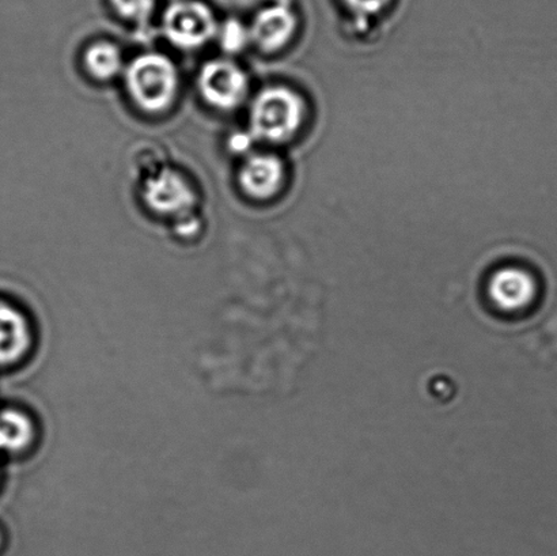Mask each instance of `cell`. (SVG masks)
Listing matches in <instances>:
<instances>
[{"label": "cell", "instance_id": "obj_1", "mask_svg": "<svg viewBox=\"0 0 557 556\" xmlns=\"http://www.w3.org/2000/svg\"><path fill=\"white\" fill-rule=\"evenodd\" d=\"M131 100L147 113H162L173 106L178 91L176 65L165 54H139L124 70Z\"/></svg>", "mask_w": 557, "mask_h": 556}, {"label": "cell", "instance_id": "obj_2", "mask_svg": "<svg viewBox=\"0 0 557 556\" xmlns=\"http://www.w3.org/2000/svg\"><path fill=\"white\" fill-rule=\"evenodd\" d=\"M305 120L302 97L288 87H265L250 108V131L255 139L284 144L298 133Z\"/></svg>", "mask_w": 557, "mask_h": 556}, {"label": "cell", "instance_id": "obj_3", "mask_svg": "<svg viewBox=\"0 0 557 556\" xmlns=\"http://www.w3.org/2000/svg\"><path fill=\"white\" fill-rule=\"evenodd\" d=\"M218 21L209 5L195 0H180L163 15V33L173 46L183 49L203 47L216 37Z\"/></svg>", "mask_w": 557, "mask_h": 556}, {"label": "cell", "instance_id": "obj_4", "mask_svg": "<svg viewBox=\"0 0 557 556\" xmlns=\"http://www.w3.org/2000/svg\"><path fill=\"white\" fill-rule=\"evenodd\" d=\"M198 84L205 101L221 111H233L242 106L249 90L247 74L228 59H214L205 63Z\"/></svg>", "mask_w": 557, "mask_h": 556}, {"label": "cell", "instance_id": "obj_5", "mask_svg": "<svg viewBox=\"0 0 557 556\" xmlns=\"http://www.w3.org/2000/svg\"><path fill=\"white\" fill-rule=\"evenodd\" d=\"M147 207L156 214L187 217L196 203V194L182 173L173 169L151 174L141 189Z\"/></svg>", "mask_w": 557, "mask_h": 556}, {"label": "cell", "instance_id": "obj_6", "mask_svg": "<svg viewBox=\"0 0 557 556\" xmlns=\"http://www.w3.org/2000/svg\"><path fill=\"white\" fill-rule=\"evenodd\" d=\"M297 29V16L287 4L277 3L260 10L250 25V40L261 51L276 52L286 47Z\"/></svg>", "mask_w": 557, "mask_h": 556}, {"label": "cell", "instance_id": "obj_7", "mask_svg": "<svg viewBox=\"0 0 557 556\" xmlns=\"http://www.w3.org/2000/svg\"><path fill=\"white\" fill-rule=\"evenodd\" d=\"M284 182V166L274 155H252L239 168V187L250 198L265 200L281 190Z\"/></svg>", "mask_w": 557, "mask_h": 556}, {"label": "cell", "instance_id": "obj_8", "mask_svg": "<svg viewBox=\"0 0 557 556\" xmlns=\"http://www.w3.org/2000/svg\"><path fill=\"white\" fill-rule=\"evenodd\" d=\"M32 346L29 319L13 305L0 301V367L21 362L30 353Z\"/></svg>", "mask_w": 557, "mask_h": 556}, {"label": "cell", "instance_id": "obj_9", "mask_svg": "<svg viewBox=\"0 0 557 556\" xmlns=\"http://www.w3.org/2000/svg\"><path fill=\"white\" fill-rule=\"evenodd\" d=\"M490 296L505 310L522 309L536 297V282L528 271L506 267L491 277Z\"/></svg>", "mask_w": 557, "mask_h": 556}, {"label": "cell", "instance_id": "obj_10", "mask_svg": "<svg viewBox=\"0 0 557 556\" xmlns=\"http://www.w3.org/2000/svg\"><path fill=\"white\" fill-rule=\"evenodd\" d=\"M36 428L29 413L24 411H0V452L15 455L30 448L35 441Z\"/></svg>", "mask_w": 557, "mask_h": 556}, {"label": "cell", "instance_id": "obj_11", "mask_svg": "<svg viewBox=\"0 0 557 556\" xmlns=\"http://www.w3.org/2000/svg\"><path fill=\"white\" fill-rule=\"evenodd\" d=\"M84 60L87 73L98 81L116 78L124 67L122 51L111 41L91 44L86 49Z\"/></svg>", "mask_w": 557, "mask_h": 556}, {"label": "cell", "instance_id": "obj_12", "mask_svg": "<svg viewBox=\"0 0 557 556\" xmlns=\"http://www.w3.org/2000/svg\"><path fill=\"white\" fill-rule=\"evenodd\" d=\"M218 40H220L223 51L227 53L242 52L248 46L250 40L249 27L245 26L238 20H227L218 27Z\"/></svg>", "mask_w": 557, "mask_h": 556}, {"label": "cell", "instance_id": "obj_13", "mask_svg": "<svg viewBox=\"0 0 557 556\" xmlns=\"http://www.w3.org/2000/svg\"><path fill=\"white\" fill-rule=\"evenodd\" d=\"M114 11L123 20L144 25L156 9V0H111Z\"/></svg>", "mask_w": 557, "mask_h": 556}, {"label": "cell", "instance_id": "obj_14", "mask_svg": "<svg viewBox=\"0 0 557 556\" xmlns=\"http://www.w3.org/2000/svg\"><path fill=\"white\" fill-rule=\"evenodd\" d=\"M349 9L360 16L381 13L391 3V0H344Z\"/></svg>", "mask_w": 557, "mask_h": 556}, {"label": "cell", "instance_id": "obj_15", "mask_svg": "<svg viewBox=\"0 0 557 556\" xmlns=\"http://www.w3.org/2000/svg\"><path fill=\"white\" fill-rule=\"evenodd\" d=\"M253 135L252 134H244L239 133L233 136L231 139L232 150L234 152H244L250 149L253 144Z\"/></svg>", "mask_w": 557, "mask_h": 556}, {"label": "cell", "instance_id": "obj_16", "mask_svg": "<svg viewBox=\"0 0 557 556\" xmlns=\"http://www.w3.org/2000/svg\"><path fill=\"white\" fill-rule=\"evenodd\" d=\"M0 544H2V535H0Z\"/></svg>", "mask_w": 557, "mask_h": 556}]
</instances>
